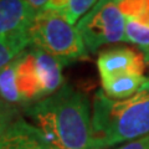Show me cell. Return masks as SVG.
Segmentation results:
<instances>
[{"instance_id": "cell-14", "label": "cell", "mask_w": 149, "mask_h": 149, "mask_svg": "<svg viewBox=\"0 0 149 149\" xmlns=\"http://www.w3.org/2000/svg\"><path fill=\"white\" fill-rule=\"evenodd\" d=\"M35 14L44 11H56L63 15L68 0H25Z\"/></svg>"}, {"instance_id": "cell-13", "label": "cell", "mask_w": 149, "mask_h": 149, "mask_svg": "<svg viewBox=\"0 0 149 149\" xmlns=\"http://www.w3.org/2000/svg\"><path fill=\"white\" fill-rule=\"evenodd\" d=\"M20 117L17 106L8 103L0 97V139L15 119Z\"/></svg>"}, {"instance_id": "cell-10", "label": "cell", "mask_w": 149, "mask_h": 149, "mask_svg": "<svg viewBox=\"0 0 149 149\" xmlns=\"http://www.w3.org/2000/svg\"><path fill=\"white\" fill-rule=\"evenodd\" d=\"M147 78L148 77L139 76V74H120V76L104 78L101 80L102 92L111 100H127L141 90Z\"/></svg>"}, {"instance_id": "cell-11", "label": "cell", "mask_w": 149, "mask_h": 149, "mask_svg": "<svg viewBox=\"0 0 149 149\" xmlns=\"http://www.w3.org/2000/svg\"><path fill=\"white\" fill-rule=\"evenodd\" d=\"M29 46L30 41L27 37V31L21 35L0 39V71Z\"/></svg>"}, {"instance_id": "cell-2", "label": "cell", "mask_w": 149, "mask_h": 149, "mask_svg": "<svg viewBox=\"0 0 149 149\" xmlns=\"http://www.w3.org/2000/svg\"><path fill=\"white\" fill-rule=\"evenodd\" d=\"M149 136V77L136 95L116 101L98 91L93 100L90 149H106Z\"/></svg>"}, {"instance_id": "cell-12", "label": "cell", "mask_w": 149, "mask_h": 149, "mask_svg": "<svg viewBox=\"0 0 149 149\" xmlns=\"http://www.w3.org/2000/svg\"><path fill=\"white\" fill-rule=\"evenodd\" d=\"M100 0H68L63 16L72 25L77 24Z\"/></svg>"}, {"instance_id": "cell-1", "label": "cell", "mask_w": 149, "mask_h": 149, "mask_svg": "<svg viewBox=\"0 0 149 149\" xmlns=\"http://www.w3.org/2000/svg\"><path fill=\"white\" fill-rule=\"evenodd\" d=\"M24 113L52 149H90V101L72 86L63 85L51 96L25 106Z\"/></svg>"}, {"instance_id": "cell-4", "label": "cell", "mask_w": 149, "mask_h": 149, "mask_svg": "<svg viewBox=\"0 0 149 149\" xmlns=\"http://www.w3.org/2000/svg\"><path fill=\"white\" fill-rule=\"evenodd\" d=\"M0 97L14 106H29L46 98L31 46L0 71Z\"/></svg>"}, {"instance_id": "cell-15", "label": "cell", "mask_w": 149, "mask_h": 149, "mask_svg": "<svg viewBox=\"0 0 149 149\" xmlns=\"http://www.w3.org/2000/svg\"><path fill=\"white\" fill-rule=\"evenodd\" d=\"M113 149H149V136L137 139V141L122 144V146L116 147Z\"/></svg>"}, {"instance_id": "cell-5", "label": "cell", "mask_w": 149, "mask_h": 149, "mask_svg": "<svg viewBox=\"0 0 149 149\" xmlns=\"http://www.w3.org/2000/svg\"><path fill=\"white\" fill-rule=\"evenodd\" d=\"M88 52L125 42V17L120 0H100L76 24Z\"/></svg>"}, {"instance_id": "cell-8", "label": "cell", "mask_w": 149, "mask_h": 149, "mask_svg": "<svg viewBox=\"0 0 149 149\" xmlns=\"http://www.w3.org/2000/svg\"><path fill=\"white\" fill-rule=\"evenodd\" d=\"M35 15L25 0H0V39L25 34Z\"/></svg>"}, {"instance_id": "cell-6", "label": "cell", "mask_w": 149, "mask_h": 149, "mask_svg": "<svg viewBox=\"0 0 149 149\" xmlns=\"http://www.w3.org/2000/svg\"><path fill=\"white\" fill-rule=\"evenodd\" d=\"M146 58L129 47H112L101 51L97 57L101 80L120 74H139L144 76Z\"/></svg>"}, {"instance_id": "cell-16", "label": "cell", "mask_w": 149, "mask_h": 149, "mask_svg": "<svg viewBox=\"0 0 149 149\" xmlns=\"http://www.w3.org/2000/svg\"><path fill=\"white\" fill-rule=\"evenodd\" d=\"M143 56H144V58H146V62H147V63H149V51H148V52L144 54Z\"/></svg>"}, {"instance_id": "cell-7", "label": "cell", "mask_w": 149, "mask_h": 149, "mask_svg": "<svg viewBox=\"0 0 149 149\" xmlns=\"http://www.w3.org/2000/svg\"><path fill=\"white\" fill-rule=\"evenodd\" d=\"M125 17V42L144 55L149 51V0H120Z\"/></svg>"}, {"instance_id": "cell-9", "label": "cell", "mask_w": 149, "mask_h": 149, "mask_svg": "<svg viewBox=\"0 0 149 149\" xmlns=\"http://www.w3.org/2000/svg\"><path fill=\"white\" fill-rule=\"evenodd\" d=\"M0 149H52L34 124L20 116L0 139Z\"/></svg>"}, {"instance_id": "cell-3", "label": "cell", "mask_w": 149, "mask_h": 149, "mask_svg": "<svg viewBox=\"0 0 149 149\" xmlns=\"http://www.w3.org/2000/svg\"><path fill=\"white\" fill-rule=\"evenodd\" d=\"M27 37L30 46L45 51L63 65L85 60L88 56L77 27L56 11L36 14L27 29Z\"/></svg>"}]
</instances>
